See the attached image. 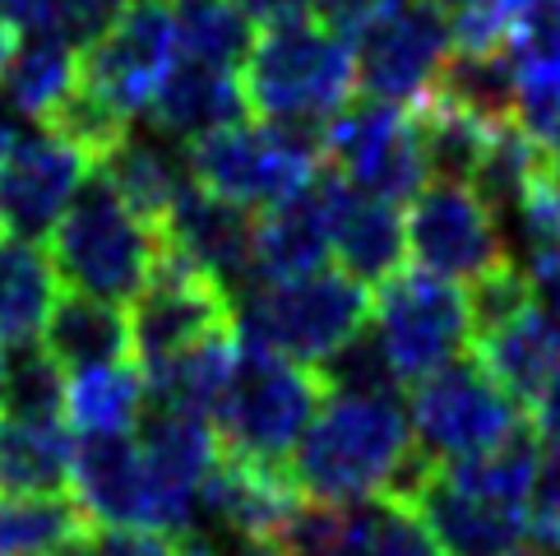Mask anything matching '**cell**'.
Returning <instances> with one entry per match:
<instances>
[{"label": "cell", "mask_w": 560, "mask_h": 556, "mask_svg": "<svg viewBox=\"0 0 560 556\" xmlns=\"http://www.w3.org/2000/svg\"><path fill=\"white\" fill-rule=\"evenodd\" d=\"M79 533L89 514L74 496H5L0 491V556H47Z\"/></svg>", "instance_id": "35"}, {"label": "cell", "mask_w": 560, "mask_h": 556, "mask_svg": "<svg viewBox=\"0 0 560 556\" xmlns=\"http://www.w3.org/2000/svg\"><path fill=\"white\" fill-rule=\"evenodd\" d=\"M408 422H412V445L431 464H454L495 450L510 431L528 422V408L510 399L482 357L464 352L450 367H440L427 381L412 385Z\"/></svg>", "instance_id": "8"}, {"label": "cell", "mask_w": 560, "mask_h": 556, "mask_svg": "<svg viewBox=\"0 0 560 556\" xmlns=\"http://www.w3.org/2000/svg\"><path fill=\"white\" fill-rule=\"evenodd\" d=\"M0 385H5V344H0Z\"/></svg>", "instance_id": "57"}, {"label": "cell", "mask_w": 560, "mask_h": 556, "mask_svg": "<svg viewBox=\"0 0 560 556\" xmlns=\"http://www.w3.org/2000/svg\"><path fill=\"white\" fill-rule=\"evenodd\" d=\"M408 218V260L450 283H477L505 265V232L482 195L458 182H431L412 195Z\"/></svg>", "instance_id": "13"}, {"label": "cell", "mask_w": 560, "mask_h": 556, "mask_svg": "<svg viewBox=\"0 0 560 556\" xmlns=\"http://www.w3.org/2000/svg\"><path fill=\"white\" fill-rule=\"evenodd\" d=\"M186 556H213V552H209L205 543H199V538H190V543H186Z\"/></svg>", "instance_id": "56"}, {"label": "cell", "mask_w": 560, "mask_h": 556, "mask_svg": "<svg viewBox=\"0 0 560 556\" xmlns=\"http://www.w3.org/2000/svg\"><path fill=\"white\" fill-rule=\"evenodd\" d=\"M0 413L28 417V422H61L66 417V367L37 339L5 344V385Z\"/></svg>", "instance_id": "37"}, {"label": "cell", "mask_w": 560, "mask_h": 556, "mask_svg": "<svg viewBox=\"0 0 560 556\" xmlns=\"http://www.w3.org/2000/svg\"><path fill=\"white\" fill-rule=\"evenodd\" d=\"M450 19L431 0H404L357 33V89L380 103L417 107L450 61Z\"/></svg>", "instance_id": "11"}, {"label": "cell", "mask_w": 560, "mask_h": 556, "mask_svg": "<svg viewBox=\"0 0 560 556\" xmlns=\"http://www.w3.org/2000/svg\"><path fill=\"white\" fill-rule=\"evenodd\" d=\"M149 408V381L130 362L70 371L66 381V417L74 431H130Z\"/></svg>", "instance_id": "31"}, {"label": "cell", "mask_w": 560, "mask_h": 556, "mask_svg": "<svg viewBox=\"0 0 560 556\" xmlns=\"http://www.w3.org/2000/svg\"><path fill=\"white\" fill-rule=\"evenodd\" d=\"M542 153H547V176L560 186V126L547 135V144H542Z\"/></svg>", "instance_id": "54"}, {"label": "cell", "mask_w": 560, "mask_h": 556, "mask_svg": "<svg viewBox=\"0 0 560 556\" xmlns=\"http://www.w3.org/2000/svg\"><path fill=\"white\" fill-rule=\"evenodd\" d=\"M139 450H144L149 478L158 491V533L186 538L199 529V491H205L209 473L223 460V441L209 417L153 408L139 417Z\"/></svg>", "instance_id": "16"}, {"label": "cell", "mask_w": 560, "mask_h": 556, "mask_svg": "<svg viewBox=\"0 0 560 556\" xmlns=\"http://www.w3.org/2000/svg\"><path fill=\"white\" fill-rule=\"evenodd\" d=\"M338 182H343V176L325 163L296 195L269 205L255 218L246 283L325 269V260L334 255V195H338Z\"/></svg>", "instance_id": "19"}, {"label": "cell", "mask_w": 560, "mask_h": 556, "mask_svg": "<svg viewBox=\"0 0 560 556\" xmlns=\"http://www.w3.org/2000/svg\"><path fill=\"white\" fill-rule=\"evenodd\" d=\"M130 0H51V24L47 33L66 37L70 47H89L97 33H107L116 24Z\"/></svg>", "instance_id": "44"}, {"label": "cell", "mask_w": 560, "mask_h": 556, "mask_svg": "<svg viewBox=\"0 0 560 556\" xmlns=\"http://www.w3.org/2000/svg\"><path fill=\"white\" fill-rule=\"evenodd\" d=\"M19 135H24V126H19V116L0 107V163H5V153L19 144Z\"/></svg>", "instance_id": "51"}, {"label": "cell", "mask_w": 560, "mask_h": 556, "mask_svg": "<svg viewBox=\"0 0 560 556\" xmlns=\"http://www.w3.org/2000/svg\"><path fill=\"white\" fill-rule=\"evenodd\" d=\"M524 0H458L450 10V33L464 51H495L510 43Z\"/></svg>", "instance_id": "42"}, {"label": "cell", "mask_w": 560, "mask_h": 556, "mask_svg": "<svg viewBox=\"0 0 560 556\" xmlns=\"http://www.w3.org/2000/svg\"><path fill=\"white\" fill-rule=\"evenodd\" d=\"M0 19H10L14 28H47L51 24V0H0Z\"/></svg>", "instance_id": "49"}, {"label": "cell", "mask_w": 560, "mask_h": 556, "mask_svg": "<svg viewBox=\"0 0 560 556\" xmlns=\"http://www.w3.org/2000/svg\"><path fill=\"white\" fill-rule=\"evenodd\" d=\"M472 352L482 357L487 371L505 385L510 399L533 408L542 399V390L551 385V375L560 371V321L533 302L528 311H518L514 321L482 334V339L472 344Z\"/></svg>", "instance_id": "24"}, {"label": "cell", "mask_w": 560, "mask_h": 556, "mask_svg": "<svg viewBox=\"0 0 560 556\" xmlns=\"http://www.w3.org/2000/svg\"><path fill=\"white\" fill-rule=\"evenodd\" d=\"M505 556H556V552H547V547H524V543H518V547L505 552Z\"/></svg>", "instance_id": "55"}, {"label": "cell", "mask_w": 560, "mask_h": 556, "mask_svg": "<svg viewBox=\"0 0 560 556\" xmlns=\"http://www.w3.org/2000/svg\"><path fill=\"white\" fill-rule=\"evenodd\" d=\"M533 306V288H528V274L518 265H500L491 274H482L477 283H468V315H472V344L491 334L495 325L514 321L518 311Z\"/></svg>", "instance_id": "41"}, {"label": "cell", "mask_w": 560, "mask_h": 556, "mask_svg": "<svg viewBox=\"0 0 560 556\" xmlns=\"http://www.w3.org/2000/svg\"><path fill=\"white\" fill-rule=\"evenodd\" d=\"M431 5H440V10H454V5H458V0H431Z\"/></svg>", "instance_id": "58"}, {"label": "cell", "mask_w": 560, "mask_h": 556, "mask_svg": "<svg viewBox=\"0 0 560 556\" xmlns=\"http://www.w3.org/2000/svg\"><path fill=\"white\" fill-rule=\"evenodd\" d=\"M250 24H288V19H302L311 10V0H232Z\"/></svg>", "instance_id": "47"}, {"label": "cell", "mask_w": 560, "mask_h": 556, "mask_svg": "<svg viewBox=\"0 0 560 556\" xmlns=\"http://www.w3.org/2000/svg\"><path fill=\"white\" fill-rule=\"evenodd\" d=\"M408 450L412 422L398 394H325L288 454V473L315 501H371L385 496Z\"/></svg>", "instance_id": "2"}, {"label": "cell", "mask_w": 560, "mask_h": 556, "mask_svg": "<svg viewBox=\"0 0 560 556\" xmlns=\"http://www.w3.org/2000/svg\"><path fill=\"white\" fill-rule=\"evenodd\" d=\"M537 454H542L537 427L524 422L487 454L435 464L408 506L445 547V556H505L528 538V487Z\"/></svg>", "instance_id": "1"}, {"label": "cell", "mask_w": 560, "mask_h": 556, "mask_svg": "<svg viewBox=\"0 0 560 556\" xmlns=\"http://www.w3.org/2000/svg\"><path fill=\"white\" fill-rule=\"evenodd\" d=\"M302 501L288 464H250L223 450L199 491V524H218L232 538H273L278 524Z\"/></svg>", "instance_id": "20"}, {"label": "cell", "mask_w": 560, "mask_h": 556, "mask_svg": "<svg viewBox=\"0 0 560 556\" xmlns=\"http://www.w3.org/2000/svg\"><path fill=\"white\" fill-rule=\"evenodd\" d=\"M542 176H547L542 139L528 135L518 121H510V126L491 130V144H487L468 186L482 195V205L495 213V223H510L514 209L528 200V190L542 182Z\"/></svg>", "instance_id": "33"}, {"label": "cell", "mask_w": 560, "mask_h": 556, "mask_svg": "<svg viewBox=\"0 0 560 556\" xmlns=\"http://www.w3.org/2000/svg\"><path fill=\"white\" fill-rule=\"evenodd\" d=\"M533 427H537V441H547L560 450V371L551 375V385L542 390V399L533 404Z\"/></svg>", "instance_id": "48"}, {"label": "cell", "mask_w": 560, "mask_h": 556, "mask_svg": "<svg viewBox=\"0 0 560 556\" xmlns=\"http://www.w3.org/2000/svg\"><path fill=\"white\" fill-rule=\"evenodd\" d=\"M43 348L66 371L126 362L130 357V315L121 311V302L66 288V292H56V302L47 311Z\"/></svg>", "instance_id": "25"}, {"label": "cell", "mask_w": 560, "mask_h": 556, "mask_svg": "<svg viewBox=\"0 0 560 556\" xmlns=\"http://www.w3.org/2000/svg\"><path fill=\"white\" fill-rule=\"evenodd\" d=\"M74 436L61 422H28L0 413V491L5 496H66Z\"/></svg>", "instance_id": "26"}, {"label": "cell", "mask_w": 560, "mask_h": 556, "mask_svg": "<svg viewBox=\"0 0 560 556\" xmlns=\"http://www.w3.org/2000/svg\"><path fill=\"white\" fill-rule=\"evenodd\" d=\"M412 121H417V144H422V163L431 182H458L468 186L477 163L491 144V126L472 121L458 107L440 103V97H422L412 107Z\"/></svg>", "instance_id": "34"}, {"label": "cell", "mask_w": 560, "mask_h": 556, "mask_svg": "<svg viewBox=\"0 0 560 556\" xmlns=\"http://www.w3.org/2000/svg\"><path fill=\"white\" fill-rule=\"evenodd\" d=\"M394 5H404V0H311V14H315L325 28L352 37V33H362L371 19L389 14Z\"/></svg>", "instance_id": "46"}, {"label": "cell", "mask_w": 560, "mask_h": 556, "mask_svg": "<svg viewBox=\"0 0 560 556\" xmlns=\"http://www.w3.org/2000/svg\"><path fill=\"white\" fill-rule=\"evenodd\" d=\"M232 329V292L209 283L205 274L172 260L163 251L153 278L130 306V357L139 371L172 362L176 352L205 344L209 334Z\"/></svg>", "instance_id": "14"}, {"label": "cell", "mask_w": 560, "mask_h": 556, "mask_svg": "<svg viewBox=\"0 0 560 556\" xmlns=\"http://www.w3.org/2000/svg\"><path fill=\"white\" fill-rule=\"evenodd\" d=\"M163 232V251L172 260L190 265L195 274H205L209 283L223 292H242L246 288V269H250V232L255 218L250 209L223 200L205 186H186L167 213L158 218Z\"/></svg>", "instance_id": "18"}, {"label": "cell", "mask_w": 560, "mask_h": 556, "mask_svg": "<svg viewBox=\"0 0 560 556\" xmlns=\"http://www.w3.org/2000/svg\"><path fill=\"white\" fill-rule=\"evenodd\" d=\"M528 538L560 556V450L556 445H547V454H537V468H533Z\"/></svg>", "instance_id": "43"}, {"label": "cell", "mask_w": 560, "mask_h": 556, "mask_svg": "<svg viewBox=\"0 0 560 556\" xmlns=\"http://www.w3.org/2000/svg\"><path fill=\"white\" fill-rule=\"evenodd\" d=\"M319 404H325V385H319L315 367H302L292 357L236 334V357L223 399H218L209 422L223 450L236 460L288 464L292 445L302 441Z\"/></svg>", "instance_id": "4"}, {"label": "cell", "mask_w": 560, "mask_h": 556, "mask_svg": "<svg viewBox=\"0 0 560 556\" xmlns=\"http://www.w3.org/2000/svg\"><path fill=\"white\" fill-rule=\"evenodd\" d=\"M371 321V292L343 269L265 278L232 292V325L302 367H319Z\"/></svg>", "instance_id": "6"}, {"label": "cell", "mask_w": 560, "mask_h": 556, "mask_svg": "<svg viewBox=\"0 0 560 556\" xmlns=\"http://www.w3.org/2000/svg\"><path fill=\"white\" fill-rule=\"evenodd\" d=\"M232 357H236V325L232 329H218V334H209L205 344H195L186 352H176L172 362L144 371L149 404L153 408H172V413L213 417L218 399H223Z\"/></svg>", "instance_id": "30"}, {"label": "cell", "mask_w": 560, "mask_h": 556, "mask_svg": "<svg viewBox=\"0 0 560 556\" xmlns=\"http://www.w3.org/2000/svg\"><path fill=\"white\" fill-rule=\"evenodd\" d=\"M218 556H288L273 538H232Z\"/></svg>", "instance_id": "50"}, {"label": "cell", "mask_w": 560, "mask_h": 556, "mask_svg": "<svg viewBox=\"0 0 560 556\" xmlns=\"http://www.w3.org/2000/svg\"><path fill=\"white\" fill-rule=\"evenodd\" d=\"M93 547L97 556H186V538L158 529H103Z\"/></svg>", "instance_id": "45"}, {"label": "cell", "mask_w": 560, "mask_h": 556, "mask_svg": "<svg viewBox=\"0 0 560 556\" xmlns=\"http://www.w3.org/2000/svg\"><path fill=\"white\" fill-rule=\"evenodd\" d=\"M319 385L325 394H398V375L389 367V352L380 344V334L371 329H357L343 348H334L325 362L315 367Z\"/></svg>", "instance_id": "39"}, {"label": "cell", "mask_w": 560, "mask_h": 556, "mask_svg": "<svg viewBox=\"0 0 560 556\" xmlns=\"http://www.w3.org/2000/svg\"><path fill=\"white\" fill-rule=\"evenodd\" d=\"M431 97L440 103L458 107L464 116L482 126H510L514 121V107H518V74H514V61L505 47L495 51H464L450 56L440 66L435 84H431Z\"/></svg>", "instance_id": "29"}, {"label": "cell", "mask_w": 560, "mask_h": 556, "mask_svg": "<svg viewBox=\"0 0 560 556\" xmlns=\"http://www.w3.org/2000/svg\"><path fill=\"white\" fill-rule=\"evenodd\" d=\"M334 260L362 288H380L408 260V218L404 205L357 190L348 176L334 195Z\"/></svg>", "instance_id": "21"}, {"label": "cell", "mask_w": 560, "mask_h": 556, "mask_svg": "<svg viewBox=\"0 0 560 556\" xmlns=\"http://www.w3.org/2000/svg\"><path fill=\"white\" fill-rule=\"evenodd\" d=\"M97 172L121 190V200L144 213L149 223L167 213V205L190 186V167H186V153L176 158L167 153V144L158 135H126L107 158H97Z\"/></svg>", "instance_id": "28"}, {"label": "cell", "mask_w": 560, "mask_h": 556, "mask_svg": "<svg viewBox=\"0 0 560 556\" xmlns=\"http://www.w3.org/2000/svg\"><path fill=\"white\" fill-rule=\"evenodd\" d=\"M56 302V269L37 246L0 236V344L37 339Z\"/></svg>", "instance_id": "32"}, {"label": "cell", "mask_w": 560, "mask_h": 556, "mask_svg": "<svg viewBox=\"0 0 560 556\" xmlns=\"http://www.w3.org/2000/svg\"><path fill=\"white\" fill-rule=\"evenodd\" d=\"M172 14H176V43H182L190 61L223 70L246 66L255 28L232 0H172Z\"/></svg>", "instance_id": "36"}, {"label": "cell", "mask_w": 560, "mask_h": 556, "mask_svg": "<svg viewBox=\"0 0 560 556\" xmlns=\"http://www.w3.org/2000/svg\"><path fill=\"white\" fill-rule=\"evenodd\" d=\"M79 84V56L66 37L37 28L28 43H19L5 74H0V107L28 121H47L61 107V97Z\"/></svg>", "instance_id": "27"}, {"label": "cell", "mask_w": 560, "mask_h": 556, "mask_svg": "<svg viewBox=\"0 0 560 556\" xmlns=\"http://www.w3.org/2000/svg\"><path fill=\"white\" fill-rule=\"evenodd\" d=\"M190 182L242 209H269L325 167V126L236 121L186 144Z\"/></svg>", "instance_id": "7"}, {"label": "cell", "mask_w": 560, "mask_h": 556, "mask_svg": "<svg viewBox=\"0 0 560 556\" xmlns=\"http://www.w3.org/2000/svg\"><path fill=\"white\" fill-rule=\"evenodd\" d=\"M47 556H97V547H93V538H89V533H79V538L61 543V547H51Z\"/></svg>", "instance_id": "53"}, {"label": "cell", "mask_w": 560, "mask_h": 556, "mask_svg": "<svg viewBox=\"0 0 560 556\" xmlns=\"http://www.w3.org/2000/svg\"><path fill=\"white\" fill-rule=\"evenodd\" d=\"M47 130H56L61 139H70V144H79V149H84L93 163H97V158H107V153L130 135V116L116 112L107 97H97L93 89L74 84V89L61 97V107L47 116Z\"/></svg>", "instance_id": "40"}, {"label": "cell", "mask_w": 560, "mask_h": 556, "mask_svg": "<svg viewBox=\"0 0 560 556\" xmlns=\"http://www.w3.org/2000/svg\"><path fill=\"white\" fill-rule=\"evenodd\" d=\"M176 14L172 0H130L107 33H97L79 56V84L107 97L116 112H144L158 84L176 66Z\"/></svg>", "instance_id": "12"}, {"label": "cell", "mask_w": 560, "mask_h": 556, "mask_svg": "<svg viewBox=\"0 0 560 556\" xmlns=\"http://www.w3.org/2000/svg\"><path fill=\"white\" fill-rule=\"evenodd\" d=\"M93 158L56 130H24L0 163V236L37 246L89 182Z\"/></svg>", "instance_id": "15"}, {"label": "cell", "mask_w": 560, "mask_h": 556, "mask_svg": "<svg viewBox=\"0 0 560 556\" xmlns=\"http://www.w3.org/2000/svg\"><path fill=\"white\" fill-rule=\"evenodd\" d=\"M325 163L338 176H348L357 190H371L394 205H412V195L427 186L412 107L380 103V97H362L329 116Z\"/></svg>", "instance_id": "10"}, {"label": "cell", "mask_w": 560, "mask_h": 556, "mask_svg": "<svg viewBox=\"0 0 560 556\" xmlns=\"http://www.w3.org/2000/svg\"><path fill=\"white\" fill-rule=\"evenodd\" d=\"M242 89L250 112L265 121L325 126L338 107H348L357 89L352 43L306 14L288 19V24H269L250 43Z\"/></svg>", "instance_id": "5"}, {"label": "cell", "mask_w": 560, "mask_h": 556, "mask_svg": "<svg viewBox=\"0 0 560 556\" xmlns=\"http://www.w3.org/2000/svg\"><path fill=\"white\" fill-rule=\"evenodd\" d=\"M47 260L56 283L107 302H135L163 260V232L144 213H135L93 163L89 182L51 228Z\"/></svg>", "instance_id": "3"}, {"label": "cell", "mask_w": 560, "mask_h": 556, "mask_svg": "<svg viewBox=\"0 0 560 556\" xmlns=\"http://www.w3.org/2000/svg\"><path fill=\"white\" fill-rule=\"evenodd\" d=\"M348 547L343 556H445L431 538V529L417 520L412 506H398L389 496H371V501H348Z\"/></svg>", "instance_id": "38"}, {"label": "cell", "mask_w": 560, "mask_h": 556, "mask_svg": "<svg viewBox=\"0 0 560 556\" xmlns=\"http://www.w3.org/2000/svg\"><path fill=\"white\" fill-rule=\"evenodd\" d=\"M70 487L89 524L158 529V491L130 431H79Z\"/></svg>", "instance_id": "17"}, {"label": "cell", "mask_w": 560, "mask_h": 556, "mask_svg": "<svg viewBox=\"0 0 560 556\" xmlns=\"http://www.w3.org/2000/svg\"><path fill=\"white\" fill-rule=\"evenodd\" d=\"M149 126L163 135V139H205L223 126H236L246 121V89L236 70H223V66H205V61H176L167 70V79L158 84V93L149 97Z\"/></svg>", "instance_id": "22"}, {"label": "cell", "mask_w": 560, "mask_h": 556, "mask_svg": "<svg viewBox=\"0 0 560 556\" xmlns=\"http://www.w3.org/2000/svg\"><path fill=\"white\" fill-rule=\"evenodd\" d=\"M14 47H19V28L10 24V19H0V74H5V66H10Z\"/></svg>", "instance_id": "52"}, {"label": "cell", "mask_w": 560, "mask_h": 556, "mask_svg": "<svg viewBox=\"0 0 560 556\" xmlns=\"http://www.w3.org/2000/svg\"><path fill=\"white\" fill-rule=\"evenodd\" d=\"M371 329L389 352L398 385H417L454 357L472 352L468 292L427 269H398L371 297Z\"/></svg>", "instance_id": "9"}, {"label": "cell", "mask_w": 560, "mask_h": 556, "mask_svg": "<svg viewBox=\"0 0 560 556\" xmlns=\"http://www.w3.org/2000/svg\"><path fill=\"white\" fill-rule=\"evenodd\" d=\"M505 51L518 74L514 121L547 139L560 126V0H524Z\"/></svg>", "instance_id": "23"}]
</instances>
